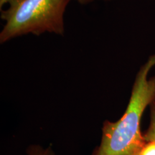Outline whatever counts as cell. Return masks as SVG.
Returning a JSON list of instances; mask_svg holds the SVG:
<instances>
[{
	"label": "cell",
	"instance_id": "cell-3",
	"mask_svg": "<svg viewBox=\"0 0 155 155\" xmlns=\"http://www.w3.org/2000/svg\"><path fill=\"white\" fill-rule=\"evenodd\" d=\"M150 124L144 134L146 141L155 140V98L150 104Z\"/></svg>",
	"mask_w": 155,
	"mask_h": 155
},
{
	"label": "cell",
	"instance_id": "cell-6",
	"mask_svg": "<svg viewBox=\"0 0 155 155\" xmlns=\"http://www.w3.org/2000/svg\"><path fill=\"white\" fill-rule=\"evenodd\" d=\"M72 1L76 2H78V4H80V5H88V4L94 2H96V1H105V2H107V1H110V0H72Z\"/></svg>",
	"mask_w": 155,
	"mask_h": 155
},
{
	"label": "cell",
	"instance_id": "cell-1",
	"mask_svg": "<svg viewBox=\"0 0 155 155\" xmlns=\"http://www.w3.org/2000/svg\"><path fill=\"white\" fill-rule=\"evenodd\" d=\"M155 66V54L148 58L136 76L125 113L116 122L105 121L101 142L92 155H134L144 142L141 121L145 108L155 98V76L149 73Z\"/></svg>",
	"mask_w": 155,
	"mask_h": 155
},
{
	"label": "cell",
	"instance_id": "cell-2",
	"mask_svg": "<svg viewBox=\"0 0 155 155\" xmlns=\"http://www.w3.org/2000/svg\"><path fill=\"white\" fill-rule=\"evenodd\" d=\"M72 0H9L1 10L0 43L28 35H63L65 14Z\"/></svg>",
	"mask_w": 155,
	"mask_h": 155
},
{
	"label": "cell",
	"instance_id": "cell-7",
	"mask_svg": "<svg viewBox=\"0 0 155 155\" xmlns=\"http://www.w3.org/2000/svg\"><path fill=\"white\" fill-rule=\"evenodd\" d=\"M9 0H0V9L4 8V7L6 5Z\"/></svg>",
	"mask_w": 155,
	"mask_h": 155
},
{
	"label": "cell",
	"instance_id": "cell-4",
	"mask_svg": "<svg viewBox=\"0 0 155 155\" xmlns=\"http://www.w3.org/2000/svg\"><path fill=\"white\" fill-rule=\"evenodd\" d=\"M134 155H155V140H145Z\"/></svg>",
	"mask_w": 155,
	"mask_h": 155
},
{
	"label": "cell",
	"instance_id": "cell-5",
	"mask_svg": "<svg viewBox=\"0 0 155 155\" xmlns=\"http://www.w3.org/2000/svg\"><path fill=\"white\" fill-rule=\"evenodd\" d=\"M29 155H53V153L50 149L48 150H42L39 147H36L30 150Z\"/></svg>",
	"mask_w": 155,
	"mask_h": 155
}]
</instances>
